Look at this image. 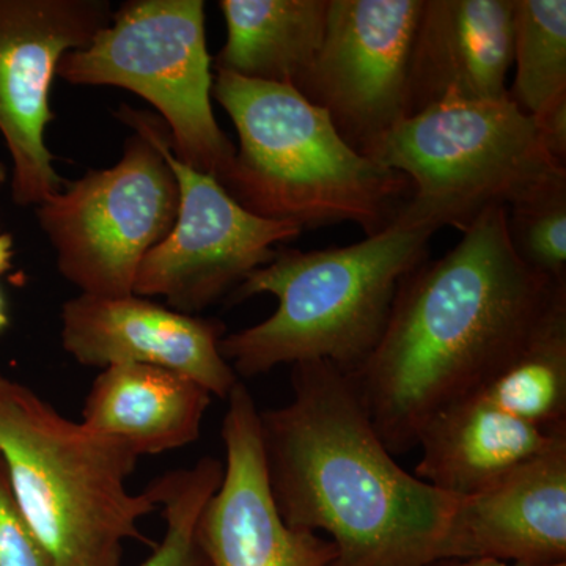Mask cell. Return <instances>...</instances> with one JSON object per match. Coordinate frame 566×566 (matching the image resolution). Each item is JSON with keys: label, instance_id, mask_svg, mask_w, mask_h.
Returning <instances> with one entry per match:
<instances>
[{"label": "cell", "instance_id": "6da1fadb", "mask_svg": "<svg viewBox=\"0 0 566 566\" xmlns=\"http://www.w3.org/2000/svg\"><path fill=\"white\" fill-rule=\"evenodd\" d=\"M460 243L401 282L374 353L349 375L390 453L416 449L428 422L512 360L566 282L521 262L505 208H488Z\"/></svg>", "mask_w": 566, "mask_h": 566}, {"label": "cell", "instance_id": "7a4b0ae2", "mask_svg": "<svg viewBox=\"0 0 566 566\" xmlns=\"http://www.w3.org/2000/svg\"><path fill=\"white\" fill-rule=\"evenodd\" d=\"M259 417L274 504L289 526L331 536L333 566L439 562L458 497L395 461L348 374L293 365L292 400Z\"/></svg>", "mask_w": 566, "mask_h": 566}, {"label": "cell", "instance_id": "3957f363", "mask_svg": "<svg viewBox=\"0 0 566 566\" xmlns=\"http://www.w3.org/2000/svg\"><path fill=\"white\" fill-rule=\"evenodd\" d=\"M438 232L401 208L390 226L359 243L311 252L279 248L230 296L241 303L271 294L277 308L262 323L226 334L223 359L238 378L316 360L354 374L374 353L401 282L427 260Z\"/></svg>", "mask_w": 566, "mask_h": 566}, {"label": "cell", "instance_id": "277c9868", "mask_svg": "<svg viewBox=\"0 0 566 566\" xmlns=\"http://www.w3.org/2000/svg\"><path fill=\"white\" fill-rule=\"evenodd\" d=\"M212 98L240 139L221 186L260 218L303 230L352 222L371 237L411 197L408 178L349 147L327 112L292 87L218 71Z\"/></svg>", "mask_w": 566, "mask_h": 566}, {"label": "cell", "instance_id": "5b68a950", "mask_svg": "<svg viewBox=\"0 0 566 566\" xmlns=\"http://www.w3.org/2000/svg\"><path fill=\"white\" fill-rule=\"evenodd\" d=\"M0 458L29 526L55 566H120L128 539L158 505L132 493L139 457L125 442L62 416L0 375Z\"/></svg>", "mask_w": 566, "mask_h": 566}, {"label": "cell", "instance_id": "8992f818", "mask_svg": "<svg viewBox=\"0 0 566 566\" xmlns=\"http://www.w3.org/2000/svg\"><path fill=\"white\" fill-rule=\"evenodd\" d=\"M368 158L408 178L405 211L464 232L488 208L505 210L566 185L534 118L509 95L450 99L406 118Z\"/></svg>", "mask_w": 566, "mask_h": 566}, {"label": "cell", "instance_id": "52a82bcc", "mask_svg": "<svg viewBox=\"0 0 566 566\" xmlns=\"http://www.w3.org/2000/svg\"><path fill=\"white\" fill-rule=\"evenodd\" d=\"M564 441L566 293L512 360L428 422L415 474L460 497Z\"/></svg>", "mask_w": 566, "mask_h": 566}, {"label": "cell", "instance_id": "ba28073f", "mask_svg": "<svg viewBox=\"0 0 566 566\" xmlns=\"http://www.w3.org/2000/svg\"><path fill=\"white\" fill-rule=\"evenodd\" d=\"M57 76L136 93L158 111L181 163L219 185L229 174L237 147L212 112L203 0L123 3L88 46L62 59Z\"/></svg>", "mask_w": 566, "mask_h": 566}, {"label": "cell", "instance_id": "9c48e42d", "mask_svg": "<svg viewBox=\"0 0 566 566\" xmlns=\"http://www.w3.org/2000/svg\"><path fill=\"white\" fill-rule=\"evenodd\" d=\"M115 115L133 129L120 161L88 170L35 207L59 273L91 296L134 294L142 260L172 230L180 203L159 147L161 118L128 106Z\"/></svg>", "mask_w": 566, "mask_h": 566}, {"label": "cell", "instance_id": "30bf717a", "mask_svg": "<svg viewBox=\"0 0 566 566\" xmlns=\"http://www.w3.org/2000/svg\"><path fill=\"white\" fill-rule=\"evenodd\" d=\"M159 147L177 178L180 203L172 230L142 260L134 294L161 296L174 311L197 315L232 296L253 271L274 259L277 245L296 240L303 229L253 214L211 175L181 163L166 123Z\"/></svg>", "mask_w": 566, "mask_h": 566}, {"label": "cell", "instance_id": "8fae6325", "mask_svg": "<svg viewBox=\"0 0 566 566\" xmlns=\"http://www.w3.org/2000/svg\"><path fill=\"white\" fill-rule=\"evenodd\" d=\"M114 17L107 0H0V134L10 153L11 199L39 207L65 188L48 148L59 63L84 50Z\"/></svg>", "mask_w": 566, "mask_h": 566}, {"label": "cell", "instance_id": "7c38bea8", "mask_svg": "<svg viewBox=\"0 0 566 566\" xmlns=\"http://www.w3.org/2000/svg\"><path fill=\"white\" fill-rule=\"evenodd\" d=\"M422 3L329 0L322 48L300 93L367 158L409 117V57Z\"/></svg>", "mask_w": 566, "mask_h": 566}, {"label": "cell", "instance_id": "4fadbf2b", "mask_svg": "<svg viewBox=\"0 0 566 566\" xmlns=\"http://www.w3.org/2000/svg\"><path fill=\"white\" fill-rule=\"evenodd\" d=\"M222 420L226 463L221 485L200 515V546L210 566H333L329 538L283 521L264 471L260 409L238 382Z\"/></svg>", "mask_w": 566, "mask_h": 566}, {"label": "cell", "instance_id": "5bb4252c", "mask_svg": "<svg viewBox=\"0 0 566 566\" xmlns=\"http://www.w3.org/2000/svg\"><path fill=\"white\" fill-rule=\"evenodd\" d=\"M61 322L63 349L85 367L150 365L188 376L221 400L240 382L223 359L227 329L219 319L181 314L137 294L80 293L63 304Z\"/></svg>", "mask_w": 566, "mask_h": 566}, {"label": "cell", "instance_id": "9a60e30c", "mask_svg": "<svg viewBox=\"0 0 566 566\" xmlns=\"http://www.w3.org/2000/svg\"><path fill=\"white\" fill-rule=\"evenodd\" d=\"M566 565V441L460 495L439 560Z\"/></svg>", "mask_w": 566, "mask_h": 566}, {"label": "cell", "instance_id": "2e32d148", "mask_svg": "<svg viewBox=\"0 0 566 566\" xmlns=\"http://www.w3.org/2000/svg\"><path fill=\"white\" fill-rule=\"evenodd\" d=\"M515 0H423L408 71L409 117L450 99L509 95Z\"/></svg>", "mask_w": 566, "mask_h": 566}, {"label": "cell", "instance_id": "e0dca14e", "mask_svg": "<svg viewBox=\"0 0 566 566\" xmlns=\"http://www.w3.org/2000/svg\"><path fill=\"white\" fill-rule=\"evenodd\" d=\"M211 394L188 376L139 364L103 368L85 397L81 422L125 442L137 457L192 444Z\"/></svg>", "mask_w": 566, "mask_h": 566}, {"label": "cell", "instance_id": "ac0fdd59", "mask_svg": "<svg viewBox=\"0 0 566 566\" xmlns=\"http://www.w3.org/2000/svg\"><path fill=\"white\" fill-rule=\"evenodd\" d=\"M226 44L214 66L300 92L314 69L329 0H221Z\"/></svg>", "mask_w": 566, "mask_h": 566}, {"label": "cell", "instance_id": "d6986e66", "mask_svg": "<svg viewBox=\"0 0 566 566\" xmlns=\"http://www.w3.org/2000/svg\"><path fill=\"white\" fill-rule=\"evenodd\" d=\"M509 98L536 125L566 115V2L515 0Z\"/></svg>", "mask_w": 566, "mask_h": 566}, {"label": "cell", "instance_id": "ffe728a7", "mask_svg": "<svg viewBox=\"0 0 566 566\" xmlns=\"http://www.w3.org/2000/svg\"><path fill=\"white\" fill-rule=\"evenodd\" d=\"M223 463L203 457L191 468L177 469L153 480L147 493L158 505L166 531L161 543L139 566H210L200 546V515L221 485Z\"/></svg>", "mask_w": 566, "mask_h": 566}, {"label": "cell", "instance_id": "44dd1931", "mask_svg": "<svg viewBox=\"0 0 566 566\" xmlns=\"http://www.w3.org/2000/svg\"><path fill=\"white\" fill-rule=\"evenodd\" d=\"M506 229L521 262L566 282V185L506 210Z\"/></svg>", "mask_w": 566, "mask_h": 566}, {"label": "cell", "instance_id": "7402d4cb", "mask_svg": "<svg viewBox=\"0 0 566 566\" xmlns=\"http://www.w3.org/2000/svg\"><path fill=\"white\" fill-rule=\"evenodd\" d=\"M0 566H55L29 526L0 458Z\"/></svg>", "mask_w": 566, "mask_h": 566}, {"label": "cell", "instance_id": "603a6c76", "mask_svg": "<svg viewBox=\"0 0 566 566\" xmlns=\"http://www.w3.org/2000/svg\"><path fill=\"white\" fill-rule=\"evenodd\" d=\"M13 260V238L10 233L0 232V275L6 274Z\"/></svg>", "mask_w": 566, "mask_h": 566}, {"label": "cell", "instance_id": "cb8c5ba5", "mask_svg": "<svg viewBox=\"0 0 566 566\" xmlns=\"http://www.w3.org/2000/svg\"><path fill=\"white\" fill-rule=\"evenodd\" d=\"M428 566H516L504 562L488 560V558H469V560H439ZM566 566V565H558Z\"/></svg>", "mask_w": 566, "mask_h": 566}, {"label": "cell", "instance_id": "d4e9b609", "mask_svg": "<svg viewBox=\"0 0 566 566\" xmlns=\"http://www.w3.org/2000/svg\"><path fill=\"white\" fill-rule=\"evenodd\" d=\"M7 324H9V315H7L6 303H3V297L0 296V333L6 329Z\"/></svg>", "mask_w": 566, "mask_h": 566}, {"label": "cell", "instance_id": "484cf974", "mask_svg": "<svg viewBox=\"0 0 566 566\" xmlns=\"http://www.w3.org/2000/svg\"><path fill=\"white\" fill-rule=\"evenodd\" d=\"M7 178H9V169H7L6 164L0 161V185H3V182L7 181Z\"/></svg>", "mask_w": 566, "mask_h": 566}]
</instances>
